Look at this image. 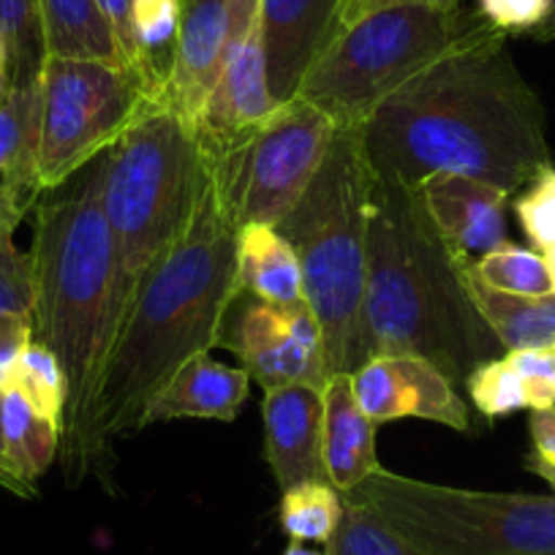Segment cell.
I'll return each mask as SVG.
<instances>
[{
	"mask_svg": "<svg viewBox=\"0 0 555 555\" xmlns=\"http://www.w3.org/2000/svg\"><path fill=\"white\" fill-rule=\"evenodd\" d=\"M547 117L504 30L485 17L360 128L373 175L420 185L463 175L515 194L553 167Z\"/></svg>",
	"mask_w": 555,
	"mask_h": 555,
	"instance_id": "6da1fadb",
	"label": "cell"
},
{
	"mask_svg": "<svg viewBox=\"0 0 555 555\" xmlns=\"http://www.w3.org/2000/svg\"><path fill=\"white\" fill-rule=\"evenodd\" d=\"M237 295V229L223 212L210 175L185 237L145 272L122 311L82 428L61 450L68 482H82L104 466L117 439L145 430L147 403L169 378L191 357L221 346Z\"/></svg>",
	"mask_w": 555,
	"mask_h": 555,
	"instance_id": "7a4b0ae2",
	"label": "cell"
},
{
	"mask_svg": "<svg viewBox=\"0 0 555 555\" xmlns=\"http://www.w3.org/2000/svg\"><path fill=\"white\" fill-rule=\"evenodd\" d=\"M468 261L439 232L420 189L373 175L365 275L373 357H423L457 389L493 360L499 340L468 297Z\"/></svg>",
	"mask_w": 555,
	"mask_h": 555,
	"instance_id": "3957f363",
	"label": "cell"
},
{
	"mask_svg": "<svg viewBox=\"0 0 555 555\" xmlns=\"http://www.w3.org/2000/svg\"><path fill=\"white\" fill-rule=\"evenodd\" d=\"M109 151L36 199L28 261L34 333L68 382L61 450L79 434L120 324V264L104 210ZM61 455V452H57Z\"/></svg>",
	"mask_w": 555,
	"mask_h": 555,
	"instance_id": "277c9868",
	"label": "cell"
},
{
	"mask_svg": "<svg viewBox=\"0 0 555 555\" xmlns=\"http://www.w3.org/2000/svg\"><path fill=\"white\" fill-rule=\"evenodd\" d=\"M371 185L360 128H344L302 199L275 227L300 259L302 289L322 327L330 376L354 373L373 357L365 324Z\"/></svg>",
	"mask_w": 555,
	"mask_h": 555,
	"instance_id": "5b68a950",
	"label": "cell"
},
{
	"mask_svg": "<svg viewBox=\"0 0 555 555\" xmlns=\"http://www.w3.org/2000/svg\"><path fill=\"white\" fill-rule=\"evenodd\" d=\"M207 183L199 131L167 101L147 106L109 147L104 210L120 264L122 311L145 272L185 237Z\"/></svg>",
	"mask_w": 555,
	"mask_h": 555,
	"instance_id": "8992f818",
	"label": "cell"
},
{
	"mask_svg": "<svg viewBox=\"0 0 555 555\" xmlns=\"http://www.w3.org/2000/svg\"><path fill=\"white\" fill-rule=\"evenodd\" d=\"M479 12L461 7H387L351 20L333 36L295 99L322 109L338 131L362 128L373 112L439 63Z\"/></svg>",
	"mask_w": 555,
	"mask_h": 555,
	"instance_id": "52a82bcc",
	"label": "cell"
},
{
	"mask_svg": "<svg viewBox=\"0 0 555 555\" xmlns=\"http://www.w3.org/2000/svg\"><path fill=\"white\" fill-rule=\"evenodd\" d=\"M344 495L416 555H555V495L452 488L387 468Z\"/></svg>",
	"mask_w": 555,
	"mask_h": 555,
	"instance_id": "ba28073f",
	"label": "cell"
},
{
	"mask_svg": "<svg viewBox=\"0 0 555 555\" xmlns=\"http://www.w3.org/2000/svg\"><path fill=\"white\" fill-rule=\"evenodd\" d=\"M335 122L302 99L278 104L254 126L205 142L212 185L232 227H278L327 158Z\"/></svg>",
	"mask_w": 555,
	"mask_h": 555,
	"instance_id": "9c48e42d",
	"label": "cell"
},
{
	"mask_svg": "<svg viewBox=\"0 0 555 555\" xmlns=\"http://www.w3.org/2000/svg\"><path fill=\"white\" fill-rule=\"evenodd\" d=\"M41 90V191L109 151L147 106L164 101L131 68L79 57H47Z\"/></svg>",
	"mask_w": 555,
	"mask_h": 555,
	"instance_id": "30bf717a",
	"label": "cell"
},
{
	"mask_svg": "<svg viewBox=\"0 0 555 555\" xmlns=\"http://www.w3.org/2000/svg\"><path fill=\"white\" fill-rule=\"evenodd\" d=\"M218 349L232 351L264 392L289 384L324 389L330 382L324 335L308 302L272 306L240 292Z\"/></svg>",
	"mask_w": 555,
	"mask_h": 555,
	"instance_id": "8fae6325",
	"label": "cell"
},
{
	"mask_svg": "<svg viewBox=\"0 0 555 555\" xmlns=\"http://www.w3.org/2000/svg\"><path fill=\"white\" fill-rule=\"evenodd\" d=\"M354 398L373 423L428 420L472 434V409L434 362L411 354H376L351 373Z\"/></svg>",
	"mask_w": 555,
	"mask_h": 555,
	"instance_id": "7c38bea8",
	"label": "cell"
},
{
	"mask_svg": "<svg viewBox=\"0 0 555 555\" xmlns=\"http://www.w3.org/2000/svg\"><path fill=\"white\" fill-rule=\"evenodd\" d=\"M349 0H261L267 85L275 104L292 101L324 47L338 34Z\"/></svg>",
	"mask_w": 555,
	"mask_h": 555,
	"instance_id": "4fadbf2b",
	"label": "cell"
},
{
	"mask_svg": "<svg viewBox=\"0 0 555 555\" xmlns=\"http://www.w3.org/2000/svg\"><path fill=\"white\" fill-rule=\"evenodd\" d=\"M264 455L281 490L330 482L324 468V389L289 384L264 392Z\"/></svg>",
	"mask_w": 555,
	"mask_h": 555,
	"instance_id": "5bb4252c",
	"label": "cell"
},
{
	"mask_svg": "<svg viewBox=\"0 0 555 555\" xmlns=\"http://www.w3.org/2000/svg\"><path fill=\"white\" fill-rule=\"evenodd\" d=\"M232 34V0H183L178 47L167 82V104L199 126L207 99L221 74Z\"/></svg>",
	"mask_w": 555,
	"mask_h": 555,
	"instance_id": "9a60e30c",
	"label": "cell"
},
{
	"mask_svg": "<svg viewBox=\"0 0 555 555\" xmlns=\"http://www.w3.org/2000/svg\"><path fill=\"white\" fill-rule=\"evenodd\" d=\"M430 218L447 243L477 261L479 256L509 243L506 237V202L509 194L495 185L463 175H430L416 185Z\"/></svg>",
	"mask_w": 555,
	"mask_h": 555,
	"instance_id": "2e32d148",
	"label": "cell"
},
{
	"mask_svg": "<svg viewBox=\"0 0 555 555\" xmlns=\"http://www.w3.org/2000/svg\"><path fill=\"white\" fill-rule=\"evenodd\" d=\"M250 392V373L212 360L210 351L191 357L167 387L147 403L142 425L172 420H218L234 423Z\"/></svg>",
	"mask_w": 555,
	"mask_h": 555,
	"instance_id": "e0dca14e",
	"label": "cell"
},
{
	"mask_svg": "<svg viewBox=\"0 0 555 555\" xmlns=\"http://www.w3.org/2000/svg\"><path fill=\"white\" fill-rule=\"evenodd\" d=\"M376 428L378 425L357 403L351 373H333L324 387V468L335 490L349 493L382 472Z\"/></svg>",
	"mask_w": 555,
	"mask_h": 555,
	"instance_id": "ac0fdd59",
	"label": "cell"
},
{
	"mask_svg": "<svg viewBox=\"0 0 555 555\" xmlns=\"http://www.w3.org/2000/svg\"><path fill=\"white\" fill-rule=\"evenodd\" d=\"M240 292L272 306L306 302L302 270L295 248L275 227H245L237 232Z\"/></svg>",
	"mask_w": 555,
	"mask_h": 555,
	"instance_id": "d6986e66",
	"label": "cell"
},
{
	"mask_svg": "<svg viewBox=\"0 0 555 555\" xmlns=\"http://www.w3.org/2000/svg\"><path fill=\"white\" fill-rule=\"evenodd\" d=\"M41 145V90L36 85H12L0 99V185L36 202Z\"/></svg>",
	"mask_w": 555,
	"mask_h": 555,
	"instance_id": "ffe728a7",
	"label": "cell"
},
{
	"mask_svg": "<svg viewBox=\"0 0 555 555\" xmlns=\"http://www.w3.org/2000/svg\"><path fill=\"white\" fill-rule=\"evenodd\" d=\"M466 289L474 308L495 335L501 349H547L555 346V295L522 297L490 289L466 264Z\"/></svg>",
	"mask_w": 555,
	"mask_h": 555,
	"instance_id": "44dd1931",
	"label": "cell"
},
{
	"mask_svg": "<svg viewBox=\"0 0 555 555\" xmlns=\"http://www.w3.org/2000/svg\"><path fill=\"white\" fill-rule=\"evenodd\" d=\"M0 439L9 472L23 488L25 499H36L39 479L50 472L61 452L63 430L36 414L17 389H9L0 395Z\"/></svg>",
	"mask_w": 555,
	"mask_h": 555,
	"instance_id": "7402d4cb",
	"label": "cell"
},
{
	"mask_svg": "<svg viewBox=\"0 0 555 555\" xmlns=\"http://www.w3.org/2000/svg\"><path fill=\"white\" fill-rule=\"evenodd\" d=\"M39 14L47 57H79L126 66L115 34L95 0H39Z\"/></svg>",
	"mask_w": 555,
	"mask_h": 555,
	"instance_id": "603a6c76",
	"label": "cell"
},
{
	"mask_svg": "<svg viewBox=\"0 0 555 555\" xmlns=\"http://www.w3.org/2000/svg\"><path fill=\"white\" fill-rule=\"evenodd\" d=\"M133 39H137L142 74L153 93L167 99L169 72L178 47L183 0H133Z\"/></svg>",
	"mask_w": 555,
	"mask_h": 555,
	"instance_id": "cb8c5ba5",
	"label": "cell"
},
{
	"mask_svg": "<svg viewBox=\"0 0 555 555\" xmlns=\"http://www.w3.org/2000/svg\"><path fill=\"white\" fill-rule=\"evenodd\" d=\"M344 515V493L330 482H300L281 490L278 522L292 542L327 544Z\"/></svg>",
	"mask_w": 555,
	"mask_h": 555,
	"instance_id": "d4e9b609",
	"label": "cell"
},
{
	"mask_svg": "<svg viewBox=\"0 0 555 555\" xmlns=\"http://www.w3.org/2000/svg\"><path fill=\"white\" fill-rule=\"evenodd\" d=\"M474 272L490 289L506 292V295L544 297L555 295V281L550 272L547 259L533 248H520L506 243L490 254L472 261Z\"/></svg>",
	"mask_w": 555,
	"mask_h": 555,
	"instance_id": "484cf974",
	"label": "cell"
},
{
	"mask_svg": "<svg viewBox=\"0 0 555 555\" xmlns=\"http://www.w3.org/2000/svg\"><path fill=\"white\" fill-rule=\"evenodd\" d=\"M0 36L12 63V85H36L47 61L39 0H0Z\"/></svg>",
	"mask_w": 555,
	"mask_h": 555,
	"instance_id": "4316f807",
	"label": "cell"
},
{
	"mask_svg": "<svg viewBox=\"0 0 555 555\" xmlns=\"http://www.w3.org/2000/svg\"><path fill=\"white\" fill-rule=\"evenodd\" d=\"M12 389H17L34 405L36 414H41L63 430L68 405V382L61 360L44 344L34 340L25 349L23 360H20L17 371H14Z\"/></svg>",
	"mask_w": 555,
	"mask_h": 555,
	"instance_id": "83f0119b",
	"label": "cell"
},
{
	"mask_svg": "<svg viewBox=\"0 0 555 555\" xmlns=\"http://www.w3.org/2000/svg\"><path fill=\"white\" fill-rule=\"evenodd\" d=\"M333 555H416L382 517L344 495V515L327 542Z\"/></svg>",
	"mask_w": 555,
	"mask_h": 555,
	"instance_id": "f1b7e54d",
	"label": "cell"
},
{
	"mask_svg": "<svg viewBox=\"0 0 555 555\" xmlns=\"http://www.w3.org/2000/svg\"><path fill=\"white\" fill-rule=\"evenodd\" d=\"M463 387H466L474 409L485 420H499V416H509L528 409L526 389H522L520 376L506 357H493V360L474 367Z\"/></svg>",
	"mask_w": 555,
	"mask_h": 555,
	"instance_id": "f546056e",
	"label": "cell"
},
{
	"mask_svg": "<svg viewBox=\"0 0 555 555\" xmlns=\"http://www.w3.org/2000/svg\"><path fill=\"white\" fill-rule=\"evenodd\" d=\"M517 221L531 240L533 250L550 254L555 248V169H544L515 205Z\"/></svg>",
	"mask_w": 555,
	"mask_h": 555,
	"instance_id": "4dcf8cb0",
	"label": "cell"
},
{
	"mask_svg": "<svg viewBox=\"0 0 555 555\" xmlns=\"http://www.w3.org/2000/svg\"><path fill=\"white\" fill-rule=\"evenodd\" d=\"M34 317V278L28 254L17 248L14 232H0V317Z\"/></svg>",
	"mask_w": 555,
	"mask_h": 555,
	"instance_id": "1f68e13d",
	"label": "cell"
},
{
	"mask_svg": "<svg viewBox=\"0 0 555 555\" xmlns=\"http://www.w3.org/2000/svg\"><path fill=\"white\" fill-rule=\"evenodd\" d=\"M506 360L520 376L528 409H555V346L547 349L506 351Z\"/></svg>",
	"mask_w": 555,
	"mask_h": 555,
	"instance_id": "d6a6232c",
	"label": "cell"
},
{
	"mask_svg": "<svg viewBox=\"0 0 555 555\" xmlns=\"http://www.w3.org/2000/svg\"><path fill=\"white\" fill-rule=\"evenodd\" d=\"M34 340V317H20V313L0 317V395L12 389L14 371Z\"/></svg>",
	"mask_w": 555,
	"mask_h": 555,
	"instance_id": "836d02e7",
	"label": "cell"
},
{
	"mask_svg": "<svg viewBox=\"0 0 555 555\" xmlns=\"http://www.w3.org/2000/svg\"><path fill=\"white\" fill-rule=\"evenodd\" d=\"M547 0H479V14L493 28L509 34H531L544 17Z\"/></svg>",
	"mask_w": 555,
	"mask_h": 555,
	"instance_id": "e575fe53",
	"label": "cell"
},
{
	"mask_svg": "<svg viewBox=\"0 0 555 555\" xmlns=\"http://www.w3.org/2000/svg\"><path fill=\"white\" fill-rule=\"evenodd\" d=\"M95 3H99L101 14H104L106 23H109L112 34H115L117 47H120L122 61H126V66L131 68V72L137 74V77L147 85L145 74H142V61H139L137 39H133V17H131L133 0H95ZM147 88H151V85H147ZM164 101H167V99H164Z\"/></svg>",
	"mask_w": 555,
	"mask_h": 555,
	"instance_id": "d590c367",
	"label": "cell"
},
{
	"mask_svg": "<svg viewBox=\"0 0 555 555\" xmlns=\"http://www.w3.org/2000/svg\"><path fill=\"white\" fill-rule=\"evenodd\" d=\"M528 430H531V441H533L531 457L553 463L555 461V409L531 411Z\"/></svg>",
	"mask_w": 555,
	"mask_h": 555,
	"instance_id": "8d00e7d4",
	"label": "cell"
},
{
	"mask_svg": "<svg viewBox=\"0 0 555 555\" xmlns=\"http://www.w3.org/2000/svg\"><path fill=\"white\" fill-rule=\"evenodd\" d=\"M34 205L36 202L14 194L7 185H0V232H17V227L34 210Z\"/></svg>",
	"mask_w": 555,
	"mask_h": 555,
	"instance_id": "74e56055",
	"label": "cell"
},
{
	"mask_svg": "<svg viewBox=\"0 0 555 555\" xmlns=\"http://www.w3.org/2000/svg\"><path fill=\"white\" fill-rule=\"evenodd\" d=\"M403 3H416V7H457V0H349V3H346L344 20H340V28L367 12H376V9L387 7H403Z\"/></svg>",
	"mask_w": 555,
	"mask_h": 555,
	"instance_id": "f35d334b",
	"label": "cell"
},
{
	"mask_svg": "<svg viewBox=\"0 0 555 555\" xmlns=\"http://www.w3.org/2000/svg\"><path fill=\"white\" fill-rule=\"evenodd\" d=\"M528 36L537 41H555V0H547L544 17L539 20V25Z\"/></svg>",
	"mask_w": 555,
	"mask_h": 555,
	"instance_id": "ab89813d",
	"label": "cell"
},
{
	"mask_svg": "<svg viewBox=\"0 0 555 555\" xmlns=\"http://www.w3.org/2000/svg\"><path fill=\"white\" fill-rule=\"evenodd\" d=\"M9 88H12V63H9L7 41L0 36V99L9 93Z\"/></svg>",
	"mask_w": 555,
	"mask_h": 555,
	"instance_id": "60d3db41",
	"label": "cell"
},
{
	"mask_svg": "<svg viewBox=\"0 0 555 555\" xmlns=\"http://www.w3.org/2000/svg\"><path fill=\"white\" fill-rule=\"evenodd\" d=\"M0 488L9 490V493H14V495H20V499H25L23 488H20L17 479L12 477V472H9V466H7V457H3V439H0Z\"/></svg>",
	"mask_w": 555,
	"mask_h": 555,
	"instance_id": "b9f144b4",
	"label": "cell"
},
{
	"mask_svg": "<svg viewBox=\"0 0 555 555\" xmlns=\"http://www.w3.org/2000/svg\"><path fill=\"white\" fill-rule=\"evenodd\" d=\"M284 555H333V553L327 550V544H322V547H308V544L292 542L289 547L284 550Z\"/></svg>",
	"mask_w": 555,
	"mask_h": 555,
	"instance_id": "7bdbcfd3",
	"label": "cell"
},
{
	"mask_svg": "<svg viewBox=\"0 0 555 555\" xmlns=\"http://www.w3.org/2000/svg\"><path fill=\"white\" fill-rule=\"evenodd\" d=\"M544 259H547V264H550V272H553V281H555V248L550 250V254H542Z\"/></svg>",
	"mask_w": 555,
	"mask_h": 555,
	"instance_id": "ee69618b",
	"label": "cell"
}]
</instances>
